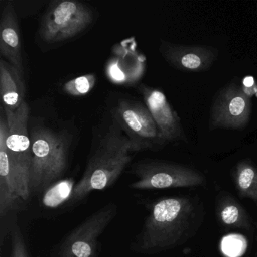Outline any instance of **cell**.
I'll return each instance as SVG.
<instances>
[{
	"instance_id": "5b68a950",
	"label": "cell",
	"mask_w": 257,
	"mask_h": 257,
	"mask_svg": "<svg viewBox=\"0 0 257 257\" xmlns=\"http://www.w3.org/2000/svg\"><path fill=\"white\" fill-rule=\"evenodd\" d=\"M93 19V12L82 3L57 1L52 3L43 16L39 34L48 44L62 43L83 32Z\"/></svg>"
},
{
	"instance_id": "ffe728a7",
	"label": "cell",
	"mask_w": 257,
	"mask_h": 257,
	"mask_svg": "<svg viewBox=\"0 0 257 257\" xmlns=\"http://www.w3.org/2000/svg\"><path fill=\"white\" fill-rule=\"evenodd\" d=\"M245 240L237 235H231L225 237L222 241V249L227 255L236 256L243 252Z\"/></svg>"
},
{
	"instance_id": "5bb4252c",
	"label": "cell",
	"mask_w": 257,
	"mask_h": 257,
	"mask_svg": "<svg viewBox=\"0 0 257 257\" xmlns=\"http://www.w3.org/2000/svg\"><path fill=\"white\" fill-rule=\"evenodd\" d=\"M25 75L14 66L0 59V94L4 110L14 112L25 101Z\"/></svg>"
},
{
	"instance_id": "2e32d148",
	"label": "cell",
	"mask_w": 257,
	"mask_h": 257,
	"mask_svg": "<svg viewBox=\"0 0 257 257\" xmlns=\"http://www.w3.org/2000/svg\"><path fill=\"white\" fill-rule=\"evenodd\" d=\"M233 179L240 197L257 204V167L251 161H240L234 168Z\"/></svg>"
},
{
	"instance_id": "ba28073f",
	"label": "cell",
	"mask_w": 257,
	"mask_h": 257,
	"mask_svg": "<svg viewBox=\"0 0 257 257\" xmlns=\"http://www.w3.org/2000/svg\"><path fill=\"white\" fill-rule=\"evenodd\" d=\"M250 97L238 84L231 82L221 89L210 112L212 129H242L250 118Z\"/></svg>"
},
{
	"instance_id": "277c9868",
	"label": "cell",
	"mask_w": 257,
	"mask_h": 257,
	"mask_svg": "<svg viewBox=\"0 0 257 257\" xmlns=\"http://www.w3.org/2000/svg\"><path fill=\"white\" fill-rule=\"evenodd\" d=\"M112 121L130 140L136 152L163 145L156 122L145 103L118 97L109 108Z\"/></svg>"
},
{
	"instance_id": "e0dca14e",
	"label": "cell",
	"mask_w": 257,
	"mask_h": 257,
	"mask_svg": "<svg viewBox=\"0 0 257 257\" xmlns=\"http://www.w3.org/2000/svg\"><path fill=\"white\" fill-rule=\"evenodd\" d=\"M74 186L71 180L57 182L45 192L46 193L43 198V204L46 207L53 208L61 205L63 203L68 202Z\"/></svg>"
},
{
	"instance_id": "7c38bea8",
	"label": "cell",
	"mask_w": 257,
	"mask_h": 257,
	"mask_svg": "<svg viewBox=\"0 0 257 257\" xmlns=\"http://www.w3.org/2000/svg\"><path fill=\"white\" fill-rule=\"evenodd\" d=\"M7 122L0 118V216L19 210L24 201L21 198L19 183L13 161L7 147Z\"/></svg>"
},
{
	"instance_id": "ac0fdd59",
	"label": "cell",
	"mask_w": 257,
	"mask_h": 257,
	"mask_svg": "<svg viewBox=\"0 0 257 257\" xmlns=\"http://www.w3.org/2000/svg\"><path fill=\"white\" fill-rule=\"evenodd\" d=\"M97 78L94 74L79 76L66 82L63 89L69 95L82 97L86 95L95 86Z\"/></svg>"
},
{
	"instance_id": "8fae6325",
	"label": "cell",
	"mask_w": 257,
	"mask_h": 257,
	"mask_svg": "<svg viewBox=\"0 0 257 257\" xmlns=\"http://www.w3.org/2000/svg\"><path fill=\"white\" fill-rule=\"evenodd\" d=\"M160 52L165 61L177 70L199 73L210 68L217 58L215 48L205 46H185L162 41Z\"/></svg>"
},
{
	"instance_id": "6da1fadb",
	"label": "cell",
	"mask_w": 257,
	"mask_h": 257,
	"mask_svg": "<svg viewBox=\"0 0 257 257\" xmlns=\"http://www.w3.org/2000/svg\"><path fill=\"white\" fill-rule=\"evenodd\" d=\"M203 219L204 207L197 198L175 196L156 200L149 208L132 249L146 255L171 250L192 238Z\"/></svg>"
},
{
	"instance_id": "3957f363",
	"label": "cell",
	"mask_w": 257,
	"mask_h": 257,
	"mask_svg": "<svg viewBox=\"0 0 257 257\" xmlns=\"http://www.w3.org/2000/svg\"><path fill=\"white\" fill-rule=\"evenodd\" d=\"M32 150L31 189L33 195L46 192L60 181L68 168L71 138L64 129L41 123L29 126Z\"/></svg>"
},
{
	"instance_id": "9a60e30c",
	"label": "cell",
	"mask_w": 257,
	"mask_h": 257,
	"mask_svg": "<svg viewBox=\"0 0 257 257\" xmlns=\"http://www.w3.org/2000/svg\"><path fill=\"white\" fill-rule=\"evenodd\" d=\"M216 214L220 225L226 228L250 230L251 221L245 209L228 192L218 195Z\"/></svg>"
},
{
	"instance_id": "4fadbf2b",
	"label": "cell",
	"mask_w": 257,
	"mask_h": 257,
	"mask_svg": "<svg viewBox=\"0 0 257 257\" xmlns=\"http://www.w3.org/2000/svg\"><path fill=\"white\" fill-rule=\"evenodd\" d=\"M1 57L25 75L20 28L14 5L7 2L3 7L0 21Z\"/></svg>"
},
{
	"instance_id": "30bf717a",
	"label": "cell",
	"mask_w": 257,
	"mask_h": 257,
	"mask_svg": "<svg viewBox=\"0 0 257 257\" xmlns=\"http://www.w3.org/2000/svg\"><path fill=\"white\" fill-rule=\"evenodd\" d=\"M134 40L116 45L113 55L108 60L106 74L118 85H133L139 82L146 70V58L137 50Z\"/></svg>"
},
{
	"instance_id": "7a4b0ae2",
	"label": "cell",
	"mask_w": 257,
	"mask_h": 257,
	"mask_svg": "<svg viewBox=\"0 0 257 257\" xmlns=\"http://www.w3.org/2000/svg\"><path fill=\"white\" fill-rule=\"evenodd\" d=\"M135 153L130 140L112 121L97 141L82 178L73 187L68 206L80 202L94 191L104 190L112 186L132 162Z\"/></svg>"
},
{
	"instance_id": "9c48e42d",
	"label": "cell",
	"mask_w": 257,
	"mask_h": 257,
	"mask_svg": "<svg viewBox=\"0 0 257 257\" xmlns=\"http://www.w3.org/2000/svg\"><path fill=\"white\" fill-rule=\"evenodd\" d=\"M138 91L156 122L162 144L165 145L172 141H186L181 120L163 91L144 84L138 86Z\"/></svg>"
},
{
	"instance_id": "8992f818",
	"label": "cell",
	"mask_w": 257,
	"mask_h": 257,
	"mask_svg": "<svg viewBox=\"0 0 257 257\" xmlns=\"http://www.w3.org/2000/svg\"><path fill=\"white\" fill-rule=\"evenodd\" d=\"M137 180L131 183L135 190H155L195 187L205 183V177L189 167L163 161H143L134 165Z\"/></svg>"
},
{
	"instance_id": "52a82bcc",
	"label": "cell",
	"mask_w": 257,
	"mask_h": 257,
	"mask_svg": "<svg viewBox=\"0 0 257 257\" xmlns=\"http://www.w3.org/2000/svg\"><path fill=\"white\" fill-rule=\"evenodd\" d=\"M117 212V204L110 202L90 215L64 237L53 257H97L99 239Z\"/></svg>"
},
{
	"instance_id": "d6986e66",
	"label": "cell",
	"mask_w": 257,
	"mask_h": 257,
	"mask_svg": "<svg viewBox=\"0 0 257 257\" xmlns=\"http://www.w3.org/2000/svg\"><path fill=\"white\" fill-rule=\"evenodd\" d=\"M12 247L10 257H29L28 248L20 227L17 223L11 227Z\"/></svg>"
}]
</instances>
